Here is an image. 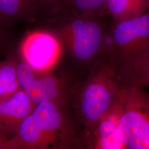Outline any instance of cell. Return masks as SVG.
<instances>
[{
	"label": "cell",
	"mask_w": 149,
	"mask_h": 149,
	"mask_svg": "<svg viewBox=\"0 0 149 149\" xmlns=\"http://www.w3.org/2000/svg\"><path fill=\"white\" fill-rule=\"evenodd\" d=\"M116 81V72L111 66H101L94 72L80 90L77 112L89 133L88 138L101 118L117 100L120 88Z\"/></svg>",
	"instance_id": "4"
},
{
	"label": "cell",
	"mask_w": 149,
	"mask_h": 149,
	"mask_svg": "<svg viewBox=\"0 0 149 149\" xmlns=\"http://www.w3.org/2000/svg\"><path fill=\"white\" fill-rule=\"evenodd\" d=\"M61 103L47 102L36 105L22 122L8 147L54 149L72 143L76 133Z\"/></svg>",
	"instance_id": "1"
},
{
	"label": "cell",
	"mask_w": 149,
	"mask_h": 149,
	"mask_svg": "<svg viewBox=\"0 0 149 149\" xmlns=\"http://www.w3.org/2000/svg\"><path fill=\"white\" fill-rule=\"evenodd\" d=\"M120 58L125 62L128 84L149 89V55L141 54Z\"/></svg>",
	"instance_id": "11"
},
{
	"label": "cell",
	"mask_w": 149,
	"mask_h": 149,
	"mask_svg": "<svg viewBox=\"0 0 149 149\" xmlns=\"http://www.w3.org/2000/svg\"><path fill=\"white\" fill-rule=\"evenodd\" d=\"M0 131V149L5 148V147H8L9 141H7L6 138H4L3 134H2Z\"/></svg>",
	"instance_id": "16"
},
{
	"label": "cell",
	"mask_w": 149,
	"mask_h": 149,
	"mask_svg": "<svg viewBox=\"0 0 149 149\" xmlns=\"http://www.w3.org/2000/svg\"><path fill=\"white\" fill-rule=\"evenodd\" d=\"M118 118L119 105L117 100L111 108L99 120L91 136L94 148L127 149L119 132Z\"/></svg>",
	"instance_id": "9"
},
{
	"label": "cell",
	"mask_w": 149,
	"mask_h": 149,
	"mask_svg": "<svg viewBox=\"0 0 149 149\" xmlns=\"http://www.w3.org/2000/svg\"><path fill=\"white\" fill-rule=\"evenodd\" d=\"M24 62L36 73H45L58 61L62 51L61 42L52 32L37 31L29 33L21 45Z\"/></svg>",
	"instance_id": "5"
},
{
	"label": "cell",
	"mask_w": 149,
	"mask_h": 149,
	"mask_svg": "<svg viewBox=\"0 0 149 149\" xmlns=\"http://www.w3.org/2000/svg\"><path fill=\"white\" fill-rule=\"evenodd\" d=\"M39 12L50 18L61 11L65 10V0H35Z\"/></svg>",
	"instance_id": "14"
},
{
	"label": "cell",
	"mask_w": 149,
	"mask_h": 149,
	"mask_svg": "<svg viewBox=\"0 0 149 149\" xmlns=\"http://www.w3.org/2000/svg\"><path fill=\"white\" fill-rule=\"evenodd\" d=\"M0 25H1V24H0Z\"/></svg>",
	"instance_id": "17"
},
{
	"label": "cell",
	"mask_w": 149,
	"mask_h": 149,
	"mask_svg": "<svg viewBox=\"0 0 149 149\" xmlns=\"http://www.w3.org/2000/svg\"><path fill=\"white\" fill-rule=\"evenodd\" d=\"M118 129L126 148L149 149V92L129 84L120 88Z\"/></svg>",
	"instance_id": "3"
},
{
	"label": "cell",
	"mask_w": 149,
	"mask_h": 149,
	"mask_svg": "<svg viewBox=\"0 0 149 149\" xmlns=\"http://www.w3.org/2000/svg\"><path fill=\"white\" fill-rule=\"evenodd\" d=\"M36 106L22 89L0 100V131L16 133L22 122Z\"/></svg>",
	"instance_id": "8"
},
{
	"label": "cell",
	"mask_w": 149,
	"mask_h": 149,
	"mask_svg": "<svg viewBox=\"0 0 149 149\" xmlns=\"http://www.w3.org/2000/svg\"><path fill=\"white\" fill-rule=\"evenodd\" d=\"M21 88L37 105L43 102H62L63 85L59 79L53 75L38 77L36 72L25 63L16 66Z\"/></svg>",
	"instance_id": "7"
},
{
	"label": "cell",
	"mask_w": 149,
	"mask_h": 149,
	"mask_svg": "<svg viewBox=\"0 0 149 149\" xmlns=\"http://www.w3.org/2000/svg\"><path fill=\"white\" fill-rule=\"evenodd\" d=\"M107 0H65V10L79 15H97L104 12Z\"/></svg>",
	"instance_id": "13"
},
{
	"label": "cell",
	"mask_w": 149,
	"mask_h": 149,
	"mask_svg": "<svg viewBox=\"0 0 149 149\" xmlns=\"http://www.w3.org/2000/svg\"><path fill=\"white\" fill-rule=\"evenodd\" d=\"M133 7L138 16L149 10V0H128Z\"/></svg>",
	"instance_id": "15"
},
{
	"label": "cell",
	"mask_w": 149,
	"mask_h": 149,
	"mask_svg": "<svg viewBox=\"0 0 149 149\" xmlns=\"http://www.w3.org/2000/svg\"><path fill=\"white\" fill-rule=\"evenodd\" d=\"M106 12L97 15H79L64 10L48 18L58 27L60 37L73 58L81 64L93 61L103 54L108 27Z\"/></svg>",
	"instance_id": "2"
},
{
	"label": "cell",
	"mask_w": 149,
	"mask_h": 149,
	"mask_svg": "<svg viewBox=\"0 0 149 149\" xmlns=\"http://www.w3.org/2000/svg\"><path fill=\"white\" fill-rule=\"evenodd\" d=\"M110 34L119 56L149 54V10L140 16L113 23Z\"/></svg>",
	"instance_id": "6"
},
{
	"label": "cell",
	"mask_w": 149,
	"mask_h": 149,
	"mask_svg": "<svg viewBox=\"0 0 149 149\" xmlns=\"http://www.w3.org/2000/svg\"><path fill=\"white\" fill-rule=\"evenodd\" d=\"M20 89L16 66L8 63L0 65V100L13 95Z\"/></svg>",
	"instance_id": "12"
},
{
	"label": "cell",
	"mask_w": 149,
	"mask_h": 149,
	"mask_svg": "<svg viewBox=\"0 0 149 149\" xmlns=\"http://www.w3.org/2000/svg\"><path fill=\"white\" fill-rule=\"evenodd\" d=\"M39 12L35 0H0V24L31 18Z\"/></svg>",
	"instance_id": "10"
}]
</instances>
